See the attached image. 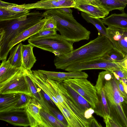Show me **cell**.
I'll list each match as a JSON object with an SVG mask.
<instances>
[{
	"label": "cell",
	"mask_w": 127,
	"mask_h": 127,
	"mask_svg": "<svg viewBox=\"0 0 127 127\" xmlns=\"http://www.w3.org/2000/svg\"><path fill=\"white\" fill-rule=\"evenodd\" d=\"M24 4L27 10L33 9L48 10L61 7L57 0H41L35 3Z\"/></svg>",
	"instance_id": "23"
},
{
	"label": "cell",
	"mask_w": 127,
	"mask_h": 127,
	"mask_svg": "<svg viewBox=\"0 0 127 127\" xmlns=\"http://www.w3.org/2000/svg\"><path fill=\"white\" fill-rule=\"evenodd\" d=\"M24 76L31 97L34 98L38 101L45 110L50 112L47 106L48 102L45 100L41 92L40 88L32 80L27 74L26 69Z\"/></svg>",
	"instance_id": "17"
},
{
	"label": "cell",
	"mask_w": 127,
	"mask_h": 127,
	"mask_svg": "<svg viewBox=\"0 0 127 127\" xmlns=\"http://www.w3.org/2000/svg\"><path fill=\"white\" fill-rule=\"evenodd\" d=\"M44 17L34 11L13 20L0 21V59L6 60L9 52V43L19 34L36 24Z\"/></svg>",
	"instance_id": "2"
},
{
	"label": "cell",
	"mask_w": 127,
	"mask_h": 127,
	"mask_svg": "<svg viewBox=\"0 0 127 127\" xmlns=\"http://www.w3.org/2000/svg\"><path fill=\"white\" fill-rule=\"evenodd\" d=\"M21 94H11L1 95L0 114L12 112L20 97Z\"/></svg>",
	"instance_id": "16"
},
{
	"label": "cell",
	"mask_w": 127,
	"mask_h": 127,
	"mask_svg": "<svg viewBox=\"0 0 127 127\" xmlns=\"http://www.w3.org/2000/svg\"><path fill=\"white\" fill-rule=\"evenodd\" d=\"M98 97V102L94 109L95 113L103 118L110 116V110L106 99L104 88L99 84L95 85Z\"/></svg>",
	"instance_id": "15"
},
{
	"label": "cell",
	"mask_w": 127,
	"mask_h": 127,
	"mask_svg": "<svg viewBox=\"0 0 127 127\" xmlns=\"http://www.w3.org/2000/svg\"><path fill=\"white\" fill-rule=\"evenodd\" d=\"M104 119L106 127H120V126L110 116H106Z\"/></svg>",
	"instance_id": "38"
},
{
	"label": "cell",
	"mask_w": 127,
	"mask_h": 127,
	"mask_svg": "<svg viewBox=\"0 0 127 127\" xmlns=\"http://www.w3.org/2000/svg\"><path fill=\"white\" fill-rule=\"evenodd\" d=\"M123 109L127 120V102L124 101L122 104Z\"/></svg>",
	"instance_id": "47"
},
{
	"label": "cell",
	"mask_w": 127,
	"mask_h": 127,
	"mask_svg": "<svg viewBox=\"0 0 127 127\" xmlns=\"http://www.w3.org/2000/svg\"><path fill=\"white\" fill-rule=\"evenodd\" d=\"M61 7L74 8L75 5V0H57Z\"/></svg>",
	"instance_id": "36"
},
{
	"label": "cell",
	"mask_w": 127,
	"mask_h": 127,
	"mask_svg": "<svg viewBox=\"0 0 127 127\" xmlns=\"http://www.w3.org/2000/svg\"><path fill=\"white\" fill-rule=\"evenodd\" d=\"M63 83L68 93L76 106L84 114L85 112L91 107L90 104L84 97L68 85Z\"/></svg>",
	"instance_id": "22"
},
{
	"label": "cell",
	"mask_w": 127,
	"mask_h": 127,
	"mask_svg": "<svg viewBox=\"0 0 127 127\" xmlns=\"http://www.w3.org/2000/svg\"><path fill=\"white\" fill-rule=\"evenodd\" d=\"M121 81L125 84L127 85V80L123 78H120Z\"/></svg>",
	"instance_id": "49"
},
{
	"label": "cell",
	"mask_w": 127,
	"mask_h": 127,
	"mask_svg": "<svg viewBox=\"0 0 127 127\" xmlns=\"http://www.w3.org/2000/svg\"><path fill=\"white\" fill-rule=\"evenodd\" d=\"M40 114L43 122V127H66L50 112L45 110L42 107Z\"/></svg>",
	"instance_id": "24"
},
{
	"label": "cell",
	"mask_w": 127,
	"mask_h": 127,
	"mask_svg": "<svg viewBox=\"0 0 127 127\" xmlns=\"http://www.w3.org/2000/svg\"><path fill=\"white\" fill-rule=\"evenodd\" d=\"M75 2L74 8L91 17L102 19L109 14V12L104 8L93 5L86 0H75Z\"/></svg>",
	"instance_id": "11"
},
{
	"label": "cell",
	"mask_w": 127,
	"mask_h": 127,
	"mask_svg": "<svg viewBox=\"0 0 127 127\" xmlns=\"http://www.w3.org/2000/svg\"><path fill=\"white\" fill-rule=\"evenodd\" d=\"M28 41L34 47L52 52L55 56L65 55L73 50V44L57 33L52 36L29 38Z\"/></svg>",
	"instance_id": "5"
},
{
	"label": "cell",
	"mask_w": 127,
	"mask_h": 127,
	"mask_svg": "<svg viewBox=\"0 0 127 127\" xmlns=\"http://www.w3.org/2000/svg\"><path fill=\"white\" fill-rule=\"evenodd\" d=\"M34 47L29 43L27 45H23L22 49V66L25 69L31 70L36 60L33 51Z\"/></svg>",
	"instance_id": "19"
},
{
	"label": "cell",
	"mask_w": 127,
	"mask_h": 127,
	"mask_svg": "<svg viewBox=\"0 0 127 127\" xmlns=\"http://www.w3.org/2000/svg\"><path fill=\"white\" fill-rule=\"evenodd\" d=\"M96 83L104 88L110 116L120 127H127V120L120 101L122 95L113 72L108 70L99 72Z\"/></svg>",
	"instance_id": "3"
},
{
	"label": "cell",
	"mask_w": 127,
	"mask_h": 127,
	"mask_svg": "<svg viewBox=\"0 0 127 127\" xmlns=\"http://www.w3.org/2000/svg\"><path fill=\"white\" fill-rule=\"evenodd\" d=\"M108 33L114 43L116 48L127 57V36L122 28L115 27L107 28Z\"/></svg>",
	"instance_id": "12"
},
{
	"label": "cell",
	"mask_w": 127,
	"mask_h": 127,
	"mask_svg": "<svg viewBox=\"0 0 127 127\" xmlns=\"http://www.w3.org/2000/svg\"><path fill=\"white\" fill-rule=\"evenodd\" d=\"M59 109L66 120L68 124L67 127H85L84 125L74 115L62 105Z\"/></svg>",
	"instance_id": "28"
},
{
	"label": "cell",
	"mask_w": 127,
	"mask_h": 127,
	"mask_svg": "<svg viewBox=\"0 0 127 127\" xmlns=\"http://www.w3.org/2000/svg\"><path fill=\"white\" fill-rule=\"evenodd\" d=\"M114 73L117 79L119 89L124 98V101L127 102V95L124 91L121 81L120 77Z\"/></svg>",
	"instance_id": "35"
},
{
	"label": "cell",
	"mask_w": 127,
	"mask_h": 127,
	"mask_svg": "<svg viewBox=\"0 0 127 127\" xmlns=\"http://www.w3.org/2000/svg\"><path fill=\"white\" fill-rule=\"evenodd\" d=\"M48 19L44 25L42 29H56L57 25L56 21L52 18H50Z\"/></svg>",
	"instance_id": "37"
},
{
	"label": "cell",
	"mask_w": 127,
	"mask_h": 127,
	"mask_svg": "<svg viewBox=\"0 0 127 127\" xmlns=\"http://www.w3.org/2000/svg\"><path fill=\"white\" fill-rule=\"evenodd\" d=\"M122 82L123 85L124 91L127 95V85L124 84L122 81Z\"/></svg>",
	"instance_id": "48"
},
{
	"label": "cell",
	"mask_w": 127,
	"mask_h": 127,
	"mask_svg": "<svg viewBox=\"0 0 127 127\" xmlns=\"http://www.w3.org/2000/svg\"><path fill=\"white\" fill-rule=\"evenodd\" d=\"M44 18H52L56 23L57 30L66 40L73 44L88 40L91 32L70 16L58 8L47 10L43 13Z\"/></svg>",
	"instance_id": "4"
},
{
	"label": "cell",
	"mask_w": 127,
	"mask_h": 127,
	"mask_svg": "<svg viewBox=\"0 0 127 127\" xmlns=\"http://www.w3.org/2000/svg\"><path fill=\"white\" fill-rule=\"evenodd\" d=\"M6 9L9 10L17 12H24L27 10L25 7L24 4L19 5L12 3L11 5L7 7Z\"/></svg>",
	"instance_id": "34"
},
{
	"label": "cell",
	"mask_w": 127,
	"mask_h": 127,
	"mask_svg": "<svg viewBox=\"0 0 127 127\" xmlns=\"http://www.w3.org/2000/svg\"><path fill=\"white\" fill-rule=\"evenodd\" d=\"M47 80L51 84L55 96L59 102L74 115L84 125L85 127H88L87 119L85 118L83 113L76 106L68 93L63 82L53 80L47 78Z\"/></svg>",
	"instance_id": "6"
},
{
	"label": "cell",
	"mask_w": 127,
	"mask_h": 127,
	"mask_svg": "<svg viewBox=\"0 0 127 127\" xmlns=\"http://www.w3.org/2000/svg\"><path fill=\"white\" fill-rule=\"evenodd\" d=\"M42 106L34 98L31 97L25 109V113L31 127H43L40 114Z\"/></svg>",
	"instance_id": "10"
},
{
	"label": "cell",
	"mask_w": 127,
	"mask_h": 127,
	"mask_svg": "<svg viewBox=\"0 0 127 127\" xmlns=\"http://www.w3.org/2000/svg\"><path fill=\"white\" fill-rule=\"evenodd\" d=\"M41 92L45 99L49 103H51L53 105H55L54 102L51 99L49 96L40 89Z\"/></svg>",
	"instance_id": "44"
},
{
	"label": "cell",
	"mask_w": 127,
	"mask_h": 127,
	"mask_svg": "<svg viewBox=\"0 0 127 127\" xmlns=\"http://www.w3.org/2000/svg\"><path fill=\"white\" fill-rule=\"evenodd\" d=\"M126 57L117 49L114 47L107 53L102 58L111 61L119 62Z\"/></svg>",
	"instance_id": "30"
},
{
	"label": "cell",
	"mask_w": 127,
	"mask_h": 127,
	"mask_svg": "<svg viewBox=\"0 0 127 127\" xmlns=\"http://www.w3.org/2000/svg\"><path fill=\"white\" fill-rule=\"evenodd\" d=\"M22 68L13 66L6 60H2L0 66V84L13 77Z\"/></svg>",
	"instance_id": "20"
},
{
	"label": "cell",
	"mask_w": 127,
	"mask_h": 127,
	"mask_svg": "<svg viewBox=\"0 0 127 127\" xmlns=\"http://www.w3.org/2000/svg\"><path fill=\"white\" fill-rule=\"evenodd\" d=\"M112 71L117 75L120 78L127 80V73L122 70H115Z\"/></svg>",
	"instance_id": "42"
},
{
	"label": "cell",
	"mask_w": 127,
	"mask_h": 127,
	"mask_svg": "<svg viewBox=\"0 0 127 127\" xmlns=\"http://www.w3.org/2000/svg\"><path fill=\"white\" fill-rule=\"evenodd\" d=\"M91 4L96 6L104 7L102 5L101 2L99 0H86Z\"/></svg>",
	"instance_id": "45"
},
{
	"label": "cell",
	"mask_w": 127,
	"mask_h": 127,
	"mask_svg": "<svg viewBox=\"0 0 127 127\" xmlns=\"http://www.w3.org/2000/svg\"><path fill=\"white\" fill-rule=\"evenodd\" d=\"M25 71V69L22 66V69L13 77L0 84V95L24 93L31 96L24 76Z\"/></svg>",
	"instance_id": "8"
},
{
	"label": "cell",
	"mask_w": 127,
	"mask_h": 127,
	"mask_svg": "<svg viewBox=\"0 0 127 127\" xmlns=\"http://www.w3.org/2000/svg\"><path fill=\"white\" fill-rule=\"evenodd\" d=\"M95 113L94 109L90 107L84 113V116L85 118L88 119L93 117V114Z\"/></svg>",
	"instance_id": "41"
},
{
	"label": "cell",
	"mask_w": 127,
	"mask_h": 127,
	"mask_svg": "<svg viewBox=\"0 0 127 127\" xmlns=\"http://www.w3.org/2000/svg\"><path fill=\"white\" fill-rule=\"evenodd\" d=\"M87 120L88 123V127H102L101 125L93 117Z\"/></svg>",
	"instance_id": "40"
},
{
	"label": "cell",
	"mask_w": 127,
	"mask_h": 127,
	"mask_svg": "<svg viewBox=\"0 0 127 127\" xmlns=\"http://www.w3.org/2000/svg\"><path fill=\"white\" fill-rule=\"evenodd\" d=\"M85 78H78L65 80L63 82L75 91L84 97L94 109L98 99L95 86Z\"/></svg>",
	"instance_id": "7"
},
{
	"label": "cell",
	"mask_w": 127,
	"mask_h": 127,
	"mask_svg": "<svg viewBox=\"0 0 127 127\" xmlns=\"http://www.w3.org/2000/svg\"><path fill=\"white\" fill-rule=\"evenodd\" d=\"M69 7H62L58 8L66 14L70 16L73 17L72 14V10Z\"/></svg>",
	"instance_id": "43"
},
{
	"label": "cell",
	"mask_w": 127,
	"mask_h": 127,
	"mask_svg": "<svg viewBox=\"0 0 127 127\" xmlns=\"http://www.w3.org/2000/svg\"><path fill=\"white\" fill-rule=\"evenodd\" d=\"M38 70L45 75L48 78L59 82H63L65 80L73 78H87L88 77L87 73L82 71L65 72L49 71L42 70Z\"/></svg>",
	"instance_id": "14"
},
{
	"label": "cell",
	"mask_w": 127,
	"mask_h": 127,
	"mask_svg": "<svg viewBox=\"0 0 127 127\" xmlns=\"http://www.w3.org/2000/svg\"><path fill=\"white\" fill-rule=\"evenodd\" d=\"M30 10L19 12L9 10L7 9L0 8V21L9 20L18 18L28 14Z\"/></svg>",
	"instance_id": "29"
},
{
	"label": "cell",
	"mask_w": 127,
	"mask_h": 127,
	"mask_svg": "<svg viewBox=\"0 0 127 127\" xmlns=\"http://www.w3.org/2000/svg\"><path fill=\"white\" fill-rule=\"evenodd\" d=\"M12 3L5 2L1 0H0V8L6 9L7 7L11 5Z\"/></svg>",
	"instance_id": "46"
},
{
	"label": "cell",
	"mask_w": 127,
	"mask_h": 127,
	"mask_svg": "<svg viewBox=\"0 0 127 127\" xmlns=\"http://www.w3.org/2000/svg\"><path fill=\"white\" fill-rule=\"evenodd\" d=\"M91 69H102L111 71L115 70H122L114 61H108L102 58L75 63L68 66L64 70L71 72Z\"/></svg>",
	"instance_id": "9"
},
{
	"label": "cell",
	"mask_w": 127,
	"mask_h": 127,
	"mask_svg": "<svg viewBox=\"0 0 127 127\" xmlns=\"http://www.w3.org/2000/svg\"><path fill=\"white\" fill-rule=\"evenodd\" d=\"M48 19L44 18L36 24L21 33L9 43L8 48L9 51L15 46L24 41L42 30Z\"/></svg>",
	"instance_id": "13"
},
{
	"label": "cell",
	"mask_w": 127,
	"mask_h": 127,
	"mask_svg": "<svg viewBox=\"0 0 127 127\" xmlns=\"http://www.w3.org/2000/svg\"><path fill=\"white\" fill-rule=\"evenodd\" d=\"M81 15L87 22L92 23L96 27L98 32V35H104L107 37L111 42L114 47L116 48L114 43L108 34L107 28L104 26L100 18L91 17L87 14L82 12H81Z\"/></svg>",
	"instance_id": "21"
},
{
	"label": "cell",
	"mask_w": 127,
	"mask_h": 127,
	"mask_svg": "<svg viewBox=\"0 0 127 127\" xmlns=\"http://www.w3.org/2000/svg\"><path fill=\"white\" fill-rule=\"evenodd\" d=\"M56 29H42L32 35L29 38L33 39L54 35L57 33Z\"/></svg>",
	"instance_id": "33"
},
{
	"label": "cell",
	"mask_w": 127,
	"mask_h": 127,
	"mask_svg": "<svg viewBox=\"0 0 127 127\" xmlns=\"http://www.w3.org/2000/svg\"><path fill=\"white\" fill-rule=\"evenodd\" d=\"M47 106L51 113L59 120L66 127H67V122L63 114L50 106L48 102L47 103Z\"/></svg>",
	"instance_id": "32"
},
{
	"label": "cell",
	"mask_w": 127,
	"mask_h": 127,
	"mask_svg": "<svg viewBox=\"0 0 127 127\" xmlns=\"http://www.w3.org/2000/svg\"><path fill=\"white\" fill-rule=\"evenodd\" d=\"M104 8L109 12L114 10L124 12L127 0H99Z\"/></svg>",
	"instance_id": "27"
},
{
	"label": "cell",
	"mask_w": 127,
	"mask_h": 127,
	"mask_svg": "<svg viewBox=\"0 0 127 127\" xmlns=\"http://www.w3.org/2000/svg\"><path fill=\"white\" fill-rule=\"evenodd\" d=\"M21 43L13 47L10 50V55L7 61L13 66L18 68L22 66Z\"/></svg>",
	"instance_id": "26"
},
{
	"label": "cell",
	"mask_w": 127,
	"mask_h": 127,
	"mask_svg": "<svg viewBox=\"0 0 127 127\" xmlns=\"http://www.w3.org/2000/svg\"><path fill=\"white\" fill-rule=\"evenodd\" d=\"M104 24L108 27H113L124 29L127 28V13H114L101 19Z\"/></svg>",
	"instance_id": "18"
},
{
	"label": "cell",
	"mask_w": 127,
	"mask_h": 127,
	"mask_svg": "<svg viewBox=\"0 0 127 127\" xmlns=\"http://www.w3.org/2000/svg\"><path fill=\"white\" fill-rule=\"evenodd\" d=\"M122 29L124 31V32L125 35L127 36V28Z\"/></svg>",
	"instance_id": "50"
},
{
	"label": "cell",
	"mask_w": 127,
	"mask_h": 127,
	"mask_svg": "<svg viewBox=\"0 0 127 127\" xmlns=\"http://www.w3.org/2000/svg\"><path fill=\"white\" fill-rule=\"evenodd\" d=\"M0 119L15 126L25 127L30 126V123L26 116L25 117L17 114L0 115Z\"/></svg>",
	"instance_id": "25"
},
{
	"label": "cell",
	"mask_w": 127,
	"mask_h": 127,
	"mask_svg": "<svg viewBox=\"0 0 127 127\" xmlns=\"http://www.w3.org/2000/svg\"><path fill=\"white\" fill-rule=\"evenodd\" d=\"M124 71L127 73V57L119 62L114 61Z\"/></svg>",
	"instance_id": "39"
},
{
	"label": "cell",
	"mask_w": 127,
	"mask_h": 127,
	"mask_svg": "<svg viewBox=\"0 0 127 127\" xmlns=\"http://www.w3.org/2000/svg\"><path fill=\"white\" fill-rule=\"evenodd\" d=\"M31 97L24 93H21L15 109L12 112H25V109Z\"/></svg>",
	"instance_id": "31"
},
{
	"label": "cell",
	"mask_w": 127,
	"mask_h": 127,
	"mask_svg": "<svg viewBox=\"0 0 127 127\" xmlns=\"http://www.w3.org/2000/svg\"><path fill=\"white\" fill-rule=\"evenodd\" d=\"M114 47L107 37L98 35L95 39L68 54L55 56L54 65L56 69L64 70L68 66L75 63L102 58Z\"/></svg>",
	"instance_id": "1"
}]
</instances>
